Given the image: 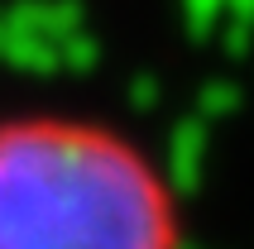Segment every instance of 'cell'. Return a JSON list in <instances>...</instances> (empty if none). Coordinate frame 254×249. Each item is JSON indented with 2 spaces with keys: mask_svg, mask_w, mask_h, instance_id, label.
I'll use <instances>...</instances> for the list:
<instances>
[{
  "mask_svg": "<svg viewBox=\"0 0 254 249\" xmlns=\"http://www.w3.org/2000/svg\"><path fill=\"white\" fill-rule=\"evenodd\" d=\"M168 187L139 149L82 120L0 124V249H173Z\"/></svg>",
  "mask_w": 254,
  "mask_h": 249,
  "instance_id": "obj_1",
  "label": "cell"
}]
</instances>
